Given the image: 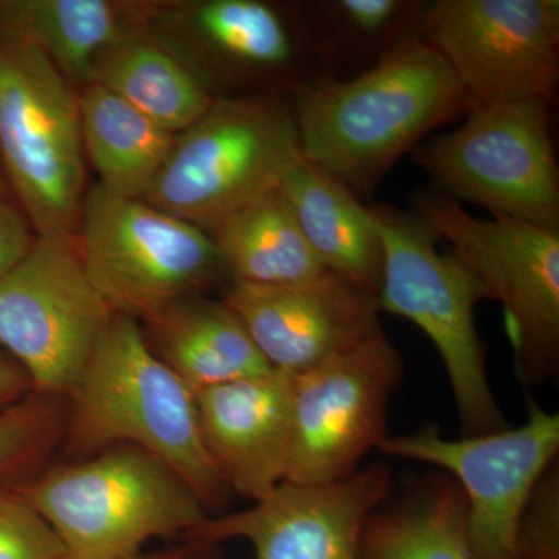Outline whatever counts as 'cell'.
<instances>
[{
    "mask_svg": "<svg viewBox=\"0 0 559 559\" xmlns=\"http://www.w3.org/2000/svg\"><path fill=\"white\" fill-rule=\"evenodd\" d=\"M84 162L75 87L43 50L0 31V167L36 235L75 237Z\"/></svg>",
    "mask_w": 559,
    "mask_h": 559,
    "instance_id": "cell-6",
    "label": "cell"
},
{
    "mask_svg": "<svg viewBox=\"0 0 559 559\" xmlns=\"http://www.w3.org/2000/svg\"><path fill=\"white\" fill-rule=\"evenodd\" d=\"M518 559H559V463L540 474L516 530Z\"/></svg>",
    "mask_w": 559,
    "mask_h": 559,
    "instance_id": "cell-28",
    "label": "cell"
},
{
    "mask_svg": "<svg viewBox=\"0 0 559 559\" xmlns=\"http://www.w3.org/2000/svg\"><path fill=\"white\" fill-rule=\"evenodd\" d=\"M66 417V400L35 392L0 411V487H17L38 473L60 447Z\"/></svg>",
    "mask_w": 559,
    "mask_h": 559,
    "instance_id": "cell-26",
    "label": "cell"
},
{
    "mask_svg": "<svg viewBox=\"0 0 559 559\" xmlns=\"http://www.w3.org/2000/svg\"><path fill=\"white\" fill-rule=\"evenodd\" d=\"M205 450L231 495L259 502L285 481L293 377L272 370L197 392Z\"/></svg>",
    "mask_w": 559,
    "mask_h": 559,
    "instance_id": "cell-17",
    "label": "cell"
},
{
    "mask_svg": "<svg viewBox=\"0 0 559 559\" xmlns=\"http://www.w3.org/2000/svg\"><path fill=\"white\" fill-rule=\"evenodd\" d=\"M393 489V471L377 462L349 479L320 487L283 481L249 509L209 516L183 539H246L257 559H360L371 514Z\"/></svg>",
    "mask_w": 559,
    "mask_h": 559,
    "instance_id": "cell-15",
    "label": "cell"
},
{
    "mask_svg": "<svg viewBox=\"0 0 559 559\" xmlns=\"http://www.w3.org/2000/svg\"><path fill=\"white\" fill-rule=\"evenodd\" d=\"M50 525L16 487H0V559H61Z\"/></svg>",
    "mask_w": 559,
    "mask_h": 559,
    "instance_id": "cell-27",
    "label": "cell"
},
{
    "mask_svg": "<svg viewBox=\"0 0 559 559\" xmlns=\"http://www.w3.org/2000/svg\"><path fill=\"white\" fill-rule=\"evenodd\" d=\"M237 312L272 369L296 374L384 333L377 296L334 272L299 285L230 283Z\"/></svg>",
    "mask_w": 559,
    "mask_h": 559,
    "instance_id": "cell-16",
    "label": "cell"
},
{
    "mask_svg": "<svg viewBox=\"0 0 559 559\" xmlns=\"http://www.w3.org/2000/svg\"><path fill=\"white\" fill-rule=\"evenodd\" d=\"M62 462L134 447L186 481L210 516L231 498L202 441L197 392L151 349L140 322L112 314L68 399Z\"/></svg>",
    "mask_w": 559,
    "mask_h": 559,
    "instance_id": "cell-2",
    "label": "cell"
},
{
    "mask_svg": "<svg viewBox=\"0 0 559 559\" xmlns=\"http://www.w3.org/2000/svg\"><path fill=\"white\" fill-rule=\"evenodd\" d=\"M0 194H2V197H5V194H3V178H2V170H0Z\"/></svg>",
    "mask_w": 559,
    "mask_h": 559,
    "instance_id": "cell-32",
    "label": "cell"
},
{
    "mask_svg": "<svg viewBox=\"0 0 559 559\" xmlns=\"http://www.w3.org/2000/svg\"><path fill=\"white\" fill-rule=\"evenodd\" d=\"M139 9L106 0L0 2V31L46 53L73 87L90 86L103 51L139 24Z\"/></svg>",
    "mask_w": 559,
    "mask_h": 559,
    "instance_id": "cell-23",
    "label": "cell"
},
{
    "mask_svg": "<svg viewBox=\"0 0 559 559\" xmlns=\"http://www.w3.org/2000/svg\"><path fill=\"white\" fill-rule=\"evenodd\" d=\"M300 157L293 98H215L197 123L176 134L142 201L209 231L277 189Z\"/></svg>",
    "mask_w": 559,
    "mask_h": 559,
    "instance_id": "cell-5",
    "label": "cell"
},
{
    "mask_svg": "<svg viewBox=\"0 0 559 559\" xmlns=\"http://www.w3.org/2000/svg\"><path fill=\"white\" fill-rule=\"evenodd\" d=\"M110 318L73 235H36L0 277V347L39 395L68 399Z\"/></svg>",
    "mask_w": 559,
    "mask_h": 559,
    "instance_id": "cell-10",
    "label": "cell"
},
{
    "mask_svg": "<svg viewBox=\"0 0 559 559\" xmlns=\"http://www.w3.org/2000/svg\"><path fill=\"white\" fill-rule=\"evenodd\" d=\"M403 356L384 333L293 377L286 484L320 487L355 476L388 433Z\"/></svg>",
    "mask_w": 559,
    "mask_h": 559,
    "instance_id": "cell-11",
    "label": "cell"
},
{
    "mask_svg": "<svg viewBox=\"0 0 559 559\" xmlns=\"http://www.w3.org/2000/svg\"><path fill=\"white\" fill-rule=\"evenodd\" d=\"M207 234L230 283L275 288L329 272L312 252L278 187L235 210Z\"/></svg>",
    "mask_w": 559,
    "mask_h": 559,
    "instance_id": "cell-20",
    "label": "cell"
},
{
    "mask_svg": "<svg viewBox=\"0 0 559 559\" xmlns=\"http://www.w3.org/2000/svg\"><path fill=\"white\" fill-rule=\"evenodd\" d=\"M428 5L426 0H310L297 9L322 75L345 80L421 38Z\"/></svg>",
    "mask_w": 559,
    "mask_h": 559,
    "instance_id": "cell-22",
    "label": "cell"
},
{
    "mask_svg": "<svg viewBox=\"0 0 559 559\" xmlns=\"http://www.w3.org/2000/svg\"><path fill=\"white\" fill-rule=\"evenodd\" d=\"M549 103L474 105L454 131L414 150L440 193L492 216L559 230V171Z\"/></svg>",
    "mask_w": 559,
    "mask_h": 559,
    "instance_id": "cell-9",
    "label": "cell"
},
{
    "mask_svg": "<svg viewBox=\"0 0 559 559\" xmlns=\"http://www.w3.org/2000/svg\"><path fill=\"white\" fill-rule=\"evenodd\" d=\"M50 525L61 559H132L154 538H186L210 514L159 459L134 447L55 463L17 485Z\"/></svg>",
    "mask_w": 559,
    "mask_h": 559,
    "instance_id": "cell-3",
    "label": "cell"
},
{
    "mask_svg": "<svg viewBox=\"0 0 559 559\" xmlns=\"http://www.w3.org/2000/svg\"><path fill=\"white\" fill-rule=\"evenodd\" d=\"M468 97L425 39L390 50L352 79L320 76L293 95L305 159L360 201L430 131L465 117Z\"/></svg>",
    "mask_w": 559,
    "mask_h": 559,
    "instance_id": "cell-1",
    "label": "cell"
},
{
    "mask_svg": "<svg viewBox=\"0 0 559 559\" xmlns=\"http://www.w3.org/2000/svg\"><path fill=\"white\" fill-rule=\"evenodd\" d=\"M179 547L140 554L132 559H224L221 544L198 543V540L182 539Z\"/></svg>",
    "mask_w": 559,
    "mask_h": 559,
    "instance_id": "cell-31",
    "label": "cell"
},
{
    "mask_svg": "<svg viewBox=\"0 0 559 559\" xmlns=\"http://www.w3.org/2000/svg\"><path fill=\"white\" fill-rule=\"evenodd\" d=\"M421 39L450 66L471 106L554 100L558 0L429 2Z\"/></svg>",
    "mask_w": 559,
    "mask_h": 559,
    "instance_id": "cell-13",
    "label": "cell"
},
{
    "mask_svg": "<svg viewBox=\"0 0 559 559\" xmlns=\"http://www.w3.org/2000/svg\"><path fill=\"white\" fill-rule=\"evenodd\" d=\"M35 238L28 219L0 194V277L31 250Z\"/></svg>",
    "mask_w": 559,
    "mask_h": 559,
    "instance_id": "cell-29",
    "label": "cell"
},
{
    "mask_svg": "<svg viewBox=\"0 0 559 559\" xmlns=\"http://www.w3.org/2000/svg\"><path fill=\"white\" fill-rule=\"evenodd\" d=\"M360 559H471L466 502L457 481L432 471L406 481L371 514Z\"/></svg>",
    "mask_w": 559,
    "mask_h": 559,
    "instance_id": "cell-21",
    "label": "cell"
},
{
    "mask_svg": "<svg viewBox=\"0 0 559 559\" xmlns=\"http://www.w3.org/2000/svg\"><path fill=\"white\" fill-rule=\"evenodd\" d=\"M278 189L320 263L378 297L384 246L369 205L304 154L283 175Z\"/></svg>",
    "mask_w": 559,
    "mask_h": 559,
    "instance_id": "cell-18",
    "label": "cell"
},
{
    "mask_svg": "<svg viewBox=\"0 0 559 559\" xmlns=\"http://www.w3.org/2000/svg\"><path fill=\"white\" fill-rule=\"evenodd\" d=\"M81 135L100 182L116 197L142 200L159 175L176 135L102 84L79 94Z\"/></svg>",
    "mask_w": 559,
    "mask_h": 559,
    "instance_id": "cell-25",
    "label": "cell"
},
{
    "mask_svg": "<svg viewBox=\"0 0 559 559\" xmlns=\"http://www.w3.org/2000/svg\"><path fill=\"white\" fill-rule=\"evenodd\" d=\"M75 238L110 312L138 322L227 277L207 231L98 183L84 197Z\"/></svg>",
    "mask_w": 559,
    "mask_h": 559,
    "instance_id": "cell-8",
    "label": "cell"
},
{
    "mask_svg": "<svg viewBox=\"0 0 559 559\" xmlns=\"http://www.w3.org/2000/svg\"><path fill=\"white\" fill-rule=\"evenodd\" d=\"M180 22V60L213 94L288 97L320 79L297 3L202 0L171 10Z\"/></svg>",
    "mask_w": 559,
    "mask_h": 559,
    "instance_id": "cell-14",
    "label": "cell"
},
{
    "mask_svg": "<svg viewBox=\"0 0 559 559\" xmlns=\"http://www.w3.org/2000/svg\"><path fill=\"white\" fill-rule=\"evenodd\" d=\"M32 392V382L25 371L9 355L0 353V411L20 403Z\"/></svg>",
    "mask_w": 559,
    "mask_h": 559,
    "instance_id": "cell-30",
    "label": "cell"
},
{
    "mask_svg": "<svg viewBox=\"0 0 559 559\" xmlns=\"http://www.w3.org/2000/svg\"><path fill=\"white\" fill-rule=\"evenodd\" d=\"M378 451L436 466L466 502L471 559H518L516 530L533 487L559 452V417L530 406L522 426L447 439L436 425L388 436Z\"/></svg>",
    "mask_w": 559,
    "mask_h": 559,
    "instance_id": "cell-12",
    "label": "cell"
},
{
    "mask_svg": "<svg viewBox=\"0 0 559 559\" xmlns=\"http://www.w3.org/2000/svg\"><path fill=\"white\" fill-rule=\"evenodd\" d=\"M142 322L151 349L194 392L274 370L224 300L198 294Z\"/></svg>",
    "mask_w": 559,
    "mask_h": 559,
    "instance_id": "cell-19",
    "label": "cell"
},
{
    "mask_svg": "<svg viewBox=\"0 0 559 559\" xmlns=\"http://www.w3.org/2000/svg\"><path fill=\"white\" fill-rule=\"evenodd\" d=\"M417 215L506 310L514 366L522 382L540 385L559 370V230L527 221L469 215L436 189L411 194Z\"/></svg>",
    "mask_w": 559,
    "mask_h": 559,
    "instance_id": "cell-7",
    "label": "cell"
},
{
    "mask_svg": "<svg viewBox=\"0 0 559 559\" xmlns=\"http://www.w3.org/2000/svg\"><path fill=\"white\" fill-rule=\"evenodd\" d=\"M384 246L378 305L417 325L436 345L457 407L463 437L509 428L489 385L474 308L487 299L479 280L412 212L369 205Z\"/></svg>",
    "mask_w": 559,
    "mask_h": 559,
    "instance_id": "cell-4",
    "label": "cell"
},
{
    "mask_svg": "<svg viewBox=\"0 0 559 559\" xmlns=\"http://www.w3.org/2000/svg\"><path fill=\"white\" fill-rule=\"evenodd\" d=\"M92 83L119 95L175 135L197 123L215 102L178 55L138 28L103 51Z\"/></svg>",
    "mask_w": 559,
    "mask_h": 559,
    "instance_id": "cell-24",
    "label": "cell"
}]
</instances>
